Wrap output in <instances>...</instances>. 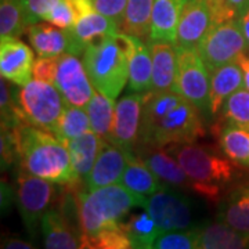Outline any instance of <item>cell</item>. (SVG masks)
<instances>
[{"label": "cell", "mask_w": 249, "mask_h": 249, "mask_svg": "<svg viewBox=\"0 0 249 249\" xmlns=\"http://www.w3.org/2000/svg\"><path fill=\"white\" fill-rule=\"evenodd\" d=\"M40 230L45 241V247L50 249H78L82 248L79 235L75 232L71 224L67 222L64 214L57 209H49L42 220Z\"/></svg>", "instance_id": "23"}, {"label": "cell", "mask_w": 249, "mask_h": 249, "mask_svg": "<svg viewBox=\"0 0 249 249\" xmlns=\"http://www.w3.org/2000/svg\"><path fill=\"white\" fill-rule=\"evenodd\" d=\"M93 4L97 13L109 18L121 29L127 0H93Z\"/></svg>", "instance_id": "41"}, {"label": "cell", "mask_w": 249, "mask_h": 249, "mask_svg": "<svg viewBox=\"0 0 249 249\" xmlns=\"http://www.w3.org/2000/svg\"><path fill=\"white\" fill-rule=\"evenodd\" d=\"M204 136L205 129L199 109L184 98L160 121L144 145L165 148L178 144H190Z\"/></svg>", "instance_id": "7"}, {"label": "cell", "mask_w": 249, "mask_h": 249, "mask_svg": "<svg viewBox=\"0 0 249 249\" xmlns=\"http://www.w3.org/2000/svg\"><path fill=\"white\" fill-rule=\"evenodd\" d=\"M104 139L94 133L93 130L65 142L71 157L72 168L80 181H85V178H88L97 160Z\"/></svg>", "instance_id": "24"}, {"label": "cell", "mask_w": 249, "mask_h": 249, "mask_svg": "<svg viewBox=\"0 0 249 249\" xmlns=\"http://www.w3.org/2000/svg\"><path fill=\"white\" fill-rule=\"evenodd\" d=\"M0 155H1V168H10L19 157V140L18 129L1 127L0 139Z\"/></svg>", "instance_id": "38"}, {"label": "cell", "mask_w": 249, "mask_h": 249, "mask_svg": "<svg viewBox=\"0 0 249 249\" xmlns=\"http://www.w3.org/2000/svg\"><path fill=\"white\" fill-rule=\"evenodd\" d=\"M248 244L247 235L223 222L198 227V248L201 249H242Z\"/></svg>", "instance_id": "26"}, {"label": "cell", "mask_w": 249, "mask_h": 249, "mask_svg": "<svg viewBox=\"0 0 249 249\" xmlns=\"http://www.w3.org/2000/svg\"><path fill=\"white\" fill-rule=\"evenodd\" d=\"M173 91H178L199 111L209 109L211 71L196 47L178 46V78Z\"/></svg>", "instance_id": "8"}, {"label": "cell", "mask_w": 249, "mask_h": 249, "mask_svg": "<svg viewBox=\"0 0 249 249\" xmlns=\"http://www.w3.org/2000/svg\"><path fill=\"white\" fill-rule=\"evenodd\" d=\"M196 49L211 72L224 64L237 61L241 54L247 52L240 19H230L212 28Z\"/></svg>", "instance_id": "10"}, {"label": "cell", "mask_w": 249, "mask_h": 249, "mask_svg": "<svg viewBox=\"0 0 249 249\" xmlns=\"http://www.w3.org/2000/svg\"><path fill=\"white\" fill-rule=\"evenodd\" d=\"M235 18L226 0H188L178 22L176 46L198 47L212 28Z\"/></svg>", "instance_id": "6"}, {"label": "cell", "mask_w": 249, "mask_h": 249, "mask_svg": "<svg viewBox=\"0 0 249 249\" xmlns=\"http://www.w3.org/2000/svg\"><path fill=\"white\" fill-rule=\"evenodd\" d=\"M188 0H154L150 40L176 45L178 28Z\"/></svg>", "instance_id": "19"}, {"label": "cell", "mask_w": 249, "mask_h": 249, "mask_svg": "<svg viewBox=\"0 0 249 249\" xmlns=\"http://www.w3.org/2000/svg\"><path fill=\"white\" fill-rule=\"evenodd\" d=\"M127 155L126 151L114 142L104 140L101 150L93 168L85 178L86 190H96L100 187L111 186L121 181L126 169Z\"/></svg>", "instance_id": "15"}, {"label": "cell", "mask_w": 249, "mask_h": 249, "mask_svg": "<svg viewBox=\"0 0 249 249\" xmlns=\"http://www.w3.org/2000/svg\"><path fill=\"white\" fill-rule=\"evenodd\" d=\"M86 111L89 115L91 130L104 140H108L114 124V98L108 97L97 89H94V93L86 106Z\"/></svg>", "instance_id": "29"}, {"label": "cell", "mask_w": 249, "mask_h": 249, "mask_svg": "<svg viewBox=\"0 0 249 249\" xmlns=\"http://www.w3.org/2000/svg\"><path fill=\"white\" fill-rule=\"evenodd\" d=\"M54 85L60 90L65 103L76 107H86L94 93L85 62L72 53H64L58 57Z\"/></svg>", "instance_id": "12"}, {"label": "cell", "mask_w": 249, "mask_h": 249, "mask_svg": "<svg viewBox=\"0 0 249 249\" xmlns=\"http://www.w3.org/2000/svg\"><path fill=\"white\" fill-rule=\"evenodd\" d=\"M220 111L229 124L249 132V90L241 88L234 91L224 101Z\"/></svg>", "instance_id": "35"}, {"label": "cell", "mask_w": 249, "mask_h": 249, "mask_svg": "<svg viewBox=\"0 0 249 249\" xmlns=\"http://www.w3.org/2000/svg\"><path fill=\"white\" fill-rule=\"evenodd\" d=\"M124 35L129 45V88L139 93L148 91L152 86L151 49L140 37Z\"/></svg>", "instance_id": "20"}, {"label": "cell", "mask_w": 249, "mask_h": 249, "mask_svg": "<svg viewBox=\"0 0 249 249\" xmlns=\"http://www.w3.org/2000/svg\"><path fill=\"white\" fill-rule=\"evenodd\" d=\"M54 183L19 169L16 178V205L27 230L35 235L37 224L50 209L54 196Z\"/></svg>", "instance_id": "9"}, {"label": "cell", "mask_w": 249, "mask_h": 249, "mask_svg": "<svg viewBox=\"0 0 249 249\" xmlns=\"http://www.w3.org/2000/svg\"><path fill=\"white\" fill-rule=\"evenodd\" d=\"M154 0H127L121 32L150 42Z\"/></svg>", "instance_id": "28"}, {"label": "cell", "mask_w": 249, "mask_h": 249, "mask_svg": "<svg viewBox=\"0 0 249 249\" xmlns=\"http://www.w3.org/2000/svg\"><path fill=\"white\" fill-rule=\"evenodd\" d=\"M57 68H58V57H39L34 65V76L35 79L54 85L57 76Z\"/></svg>", "instance_id": "42"}, {"label": "cell", "mask_w": 249, "mask_h": 249, "mask_svg": "<svg viewBox=\"0 0 249 249\" xmlns=\"http://www.w3.org/2000/svg\"><path fill=\"white\" fill-rule=\"evenodd\" d=\"M89 248L94 249H127L132 248V242L124 230V222L118 226L108 227L90 241Z\"/></svg>", "instance_id": "37"}, {"label": "cell", "mask_w": 249, "mask_h": 249, "mask_svg": "<svg viewBox=\"0 0 249 249\" xmlns=\"http://www.w3.org/2000/svg\"><path fill=\"white\" fill-rule=\"evenodd\" d=\"M1 248L3 249H32L35 248L31 242L19 238H6L1 242Z\"/></svg>", "instance_id": "44"}, {"label": "cell", "mask_w": 249, "mask_h": 249, "mask_svg": "<svg viewBox=\"0 0 249 249\" xmlns=\"http://www.w3.org/2000/svg\"><path fill=\"white\" fill-rule=\"evenodd\" d=\"M13 202H16V190L7 186L4 181H1V211L3 213L6 211H10V206Z\"/></svg>", "instance_id": "43"}, {"label": "cell", "mask_w": 249, "mask_h": 249, "mask_svg": "<svg viewBox=\"0 0 249 249\" xmlns=\"http://www.w3.org/2000/svg\"><path fill=\"white\" fill-rule=\"evenodd\" d=\"M191 180V190L206 199L219 196L220 186L232 178V165L211 147L194 142L168 148Z\"/></svg>", "instance_id": "4"}, {"label": "cell", "mask_w": 249, "mask_h": 249, "mask_svg": "<svg viewBox=\"0 0 249 249\" xmlns=\"http://www.w3.org/2000/svg\"><path fill=\"white\" fill-rule=\"evenodd\" d=\"M184 100L178 91H145V100L142 107V127H140V139L139 142L142 145L150 139L151 133L160 122L169 114L170 111Z\"/></svg>", "instance_id": "18"}, {"label": "cell", "mask_w": 249, "mask_h": 249, "mask_svg": "<svg viewBox=\"0 0 249 249\" xmlns=\"http://www.w3.org/2000/svg\"><path fill=\"white\" fill-rule=\"evenodd\" d=\"M46 22H50L55 27L62 28V29H70L75 25L76 22V14L72 9L70 0H60L53 10L47 14L45 18Z\"/></svg>", "instance_id": "40"}, {"label": "cell", "mask_w": 249, "mask_h": 249, "mask_svg": "<svg viewBox=\"0 0 249 249\" xmlns=\"http://www.w3.org/2000/svg\"><path fill=\"white\" fill-rule=\"evenodd\" d=\"M244 86V73L237 61L224 64L211 72V91H209V111L217 114L224 101L234 91Z\"/></svg>", "instance_id": "22"}, {"label": "cell", "mask_w": 249, "mask_h": 249, "mask_svg": "<svg viewBox=\"0 0 249 249\" xmlns=\"http://www.w3.org/2000/svg\"><path fill=\"white\" fill-rule=\"evenodd\" d=\"M83 62L94 89L115 100L129 82V45L124 32L90 43Z\"/></svg>", "instance_id": "3"}, {"label": "cell", "mask_w": 249, "mask_h": 249, "mask_svg": "<svg viewBox=\"0 0 249 249\" xmlns=\"http://www.w3.org/2000/svg\"><path fill=\"white\" fill-rule=\"evenodd\" d=\"M124 224L127 237L132 242V248H152L154 242L162 234V230L147 211L142 213L132 214Z\"/></svg>", "instance_id": "30"}, {"label": "cell", "mask_w": 249, "mask_h": 249, "mask_svg": "<svg viewBox=\"0 0 249 249\" xmlns=\"http://www.w3.org/2000/svg\"><path fill=\"white\" fill-rule=\"evenodd\" d=\"M152 55L151 91H170L178 78V46L169 42L150 40Z\"/></svg>", "instance_id": "16"}, {"label": "cell", "mask_w": 249, "mask_h": 249, "mask_svg": "<svg viewBox=\"0 0 249 249\" xmlns=\"http://www.w3.org/2000/svg\"><path fill=\"white\" fill-rule=\"evenodd\" d=\"M237 62L240 64L242 73H244V88L249 90V55L248 54H241L237 58Z\"/></svg>", "instance_id": "46"}, {"label": "cell", "mask_w": 249, "mask_h": 249, "mask_svg": "<svg viewBox=\"0 0 249 249\" xmlns=\"http://www.w3.org/2000/svg\"><path fill=\"white\" fill-rule=\"evenodd\" d=\"M34 52L14 36H3L0 40V73L16 86H24L32 80Z\"/></svg>", "instance_id": "14"}, {"label": "cell", "mask_w": 249, "mask_h": 249, "mask_svg": "<svg viewBox=\"0 0 249 249\" xmlns=\"http://www.w3.org/2000/svg\"><path fill=\"white\" fill-rule=\"evenodd\" d=\"M17 100L29 124L55 133L65 100L53 83L34 79L17 90Z\"/></svg>", "instance_id": "5"}, {"label": "cell", "mask_w": 249, "mask_h": 249, "mask_svg": "<svg viewBox=\"0 0 249 249\" xmlns=\"http://www.w3.org/2000/svg\"><path fill=\"white\" fill-rule=\"evenodd\" d=\"M28 29L22 0H0V36H21Z\"/></svg>", "instance_id": "34"}, {"label": "cell", "mask_w": 249, "mask_h": 249, "mask_svg": "<svg viewBox=\"0 0 249 249\" xmlns=\"http://www.w3.org/2000/svg\"><path fill=\"white\" fill-rule=\"evenodd\" d=\"M142 208L151 214L162 232L188 230L193 227L190 201L178 191L160 188L145 199Z\"/></svg>", "instance_id": "11"}, {"label": "cell", "mask_w": 249, "mask_h": 249, "mask_svg": "<svg viewBox=\"0 0 249 249\" xmlns=\"http://www.w3.org/2000/svg\"><path fill=\"white\" fill-rule=\"evenodd\" d=\"M90 130H91V124H90L88 111L83 109V107L67 104L54 134L61 142H65L88 133Z\"/></svg>", "instance_id": "33"}, {"label": "cell", "mask_w": 249, "mask_h": 249, "mask_svg": "<svg viewBox=\"0 0 249 249\" xmlns=\"http://www.w3.org/2000/svg\"><path fill=\"white\" fill-rule=\"evenodd\" d=\"M240 22L244 36H245V42H247V53L249 55V10L240 18Z\"/></svg>", "instance_id": "47"}, {"label": "cell", "mask_w": 249, "mask_h": 249, "mask_svg": "<svg viewBox=\"0 0 249 249\" xmlns=\"http://www.w3.org/2000/svg\"><path fill=\"white\" fill-rule=\"evenodd\" d=\"M234 11L235 17L240 19L249 10V0H226Z\"/></svg>", "instance_id": "45"}, {"label": "cell", "mask_w": 249, "mask_h": 249, "mask_svg": "<svg viewBox=\"0 0 249 249\" xmlns=\"http://www.w3.org/2000/svg\"><path fill=\"white\" fill-rule=\"evenodd\" d=\"M58 1L60 0H22L27 27L37 24L39 21H45L47 14Z\"/></svg>", "instance_id": "39"}, {"label": "cell", "mask_w": 249, "mask_h": 249, "mask_svg": "<svg viewBox=\"0 0 249 249\" xmlns=\"http://www.w3.org/2000/svg\"><path fill=\"white\" fill-rule=\"evenodd\" d=\"M144 100L145 91H133L124 96L116 103L114 124L108 142L119 145L126 152H133L140 139Z\"/></svg>", "instance_id": "13"}, {"label": "cell", "mask_w": 249, "mask_h": 249, "mask_svg": "<svg viewBox=\"0 0 249 249\" xmlns=\"http://www.w3.org/2000/svg\"><path fill=\"white\" fill-rule=\"evenodd\" d=\"M219 219L249 238V190L232 196L220 209Z\"/></svg>", "instance_id": "32"}, {"label": "cell", "mask_w": 249, "mask_h": 249, "mask_svg": "<svg viewBox=\"0 0 249 249\" xmlns=\"http://www.w3.org/2000/svg\"><path fill=\"white\" fill-rule=\"evenodd\" d=\"M220 147L229 160L249 168V132L229 124L220 133Z\"/></svg>", "instance_id": "31"}, {"label": "cell", "mask_w": 249, "mask_h": 249, "mask_svg": "<svg viewBox=\"0 0 249 249\" xmlns=\"http://www.w3.org/2000/svg\"><path fill=\"white\" fill-rule=\"evenodd\" d=\"M155 249H194L198 248V227L188 230L165 231L154 242Z\"/></svg>", "instance_id": "36"}, {"label": "cell", "mask_w": 249, "mask_h": 249, "mask_svg": "<svg viewBox=\"0 0 249 249\" xmlns=\"http://www.w3.org/2000/svg\"><path fill=\"white\" fill-rule=\"evenodd\" d=\"M80 244L89 248L90 241L108 227L124 222L127 213L137 206H144L145 198L129 191L122 184L79 190Z\"/></svg>", "instance_id": "2"}, {"label": "cell", "mask_w": 249, "mask_h": 249, "mask_svg": "<svg viewBox=\"0 0 249 249\" xmlns=\"http://www.w3.org/2000/svg\"><path fill=\"white\" fill-rule=\"evenodd\" d=\"M71 37V53L80 55L85 53L86 47L108 35L121 32V29L106 16L97 11L86 17L80 18L75 25L67 29Z\"/></svg>", "instance_id": "17"}, {"label": "cell", "mask_w": 249, "mask_h": 249, "mask_svg": "<svg viewBox=\"0 0 249 249\" xmlns=\"http://www.w3.org/2000/svg\"><path fill=\"white\" fill-rule=\"evenodd\" d=\"M169 154V150H163V147H155V150L147 152L145 157H142V160L162 181L168 183L170 186L191 188L190 178L187 176L178 160L170 157Z\"/></svg>", "instance_id": "27"}, {"label": "cell", "mask_w": 249, "mask_h": 249, "mask_svg": "<svg viewBox=\"0 0 249 249\" xmlns=\"http://www.w3.org/2000/svg\"><path fill=\"white\" fill-rule=\"evenodd\" d=\"M28 37L39 57H60L71 53V37L67 29L37 22L28 27Z\"/></svg>", "instance_id": "21"}, {"label": "cell", "mask_w": 249, "mask_h": 249, "mask_svg": "<svg viewBox=\"0 0 249 249\" xmlns=\"http://www.w3.org/2000/svg\"><path fill=\"white\" fill-rule=\"evenodd\" d=\"M22 169L54 184H80L72 168L68 147L52 132L32 124L18 127Z\"/></svg>", "instance_id": "1"}, {"label": "cell", "mask_w": 249, "mask_h": 249, "mask_svg": "<svg viewBox=\"0 0 249 249\" xmlns=\"http://www.w3.org/2000/svg\"><path fill=\"white\" fill-rule=\"evenodd\" d=\"M126 155L127 163L121 178V184L129 191L147 199L160 188L158 183L160 178L145 165L144 160L137 157L134 152H126Z\"/></svg>", "instance_id": "25"}]
</instances>
